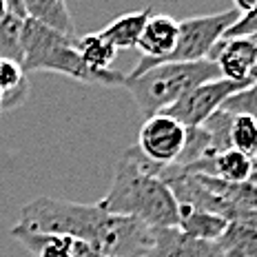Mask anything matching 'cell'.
<instances>
[{"label":"cell","mask_w":257,"mask_h":257,"mask_svg":"<svg viewBox=\"0 0 257 257\" xmlns=\"http://www.w3.org/2000/svg\"><path fill=\"white\" fill-rule=\"evenodd\" d=\"M14 231L80 239L102 257H147L153 246V228L138 219L113 215L100 204H78L49 195L20 208Z\"/></svg>","instance_id":"6da1fadb"},{"label":"cell","mask_w":257,"mask_h":257,"mask_svg":"<svg viewBox=\"0 0 257 257\" xmlns=\"http://www.w3.org/2000/svg\"><path fill=\"white\" fill-rule=\"evenodd\" d=\"M162 169V164L144 158L138 147L126 149L115 160L111 189L98 204L113 215L138 219L149 228H175L180 211L173 193L160 178Z\"/></svg>","instance_id":"7a4b0ae2"},{"label":"cell","mask_w":257,"mask_h":257,"mask_svg":"<svg viewBox=\"0 0 257 257\" xmlns=\"http://www.w3.org/2000/svg\"><path fill=\"white\" fill-rule=\"evenodd\" d=\"M217 78H222V73H219L217 64L211 60L167 62L155 64L140 76H126L124 73L122 87L131 93L142 115L151 117L171 109L195 87Z\"/></svg>","instance_id":"3957f363"},{"label":"cell","mask_w":257,"mask_h":257,"mask_svg":"<svg viewBox=\"0 0 257 257\" xmlns=\"http://www.w3.org/2000/svg\"><path fill=\"white\" fill-rule=\"evenodd\" d=\"M76 40H69L56 31L47 29L31 18H27L23 29V62L20 67L27 71H51L78 80L84 84H120L124 82V73L104 71L95 73L80 60L76 51Z\"/></svg>","instance_id":"277c9868"},{"label":"cell","mask_w":257,"mask_h":257,"mask_svg":"<svg viewBox=\"0 0 257 257\" xmlns=\"http://www.w3.org/2000/svg\"><path fill=\"white\" fill-rule=\"evenodd\" d=\"M239 20V12L228 7L217 14L193 16L178 23V45L167 62H200L208 60L213 47L226 36V31Z\"/></svg>","instance_id":"5b68a950"},{"label":"cell","mask_w":257,"mask_h":257,"mask_svg":"<svg viewBox=\"0 0 257 257\" xmlns=\"http://www.w3.org/2000/svg\"><path fill=\"white\" fill-rule=\"evenodd\" d=\"M246 87H248V82H233V80L226 78L211 80V82L195 87L191 93H186L180 102H175L164 113L171 115L173 120H178L184 128H197L204 124L213 113H217L231 95H235L237 91Z\"/></svg>","instance_id":"8992f818"},{"label":"cell","mask_w":257,"mask_h":257,"mask_svg":"<svg viewBox=\"0 0 257 257\" xmlns=\"http://www.w3.org/2000/svg\"><path fill=\"white\" fill-rule=\"evenodd\" d=\"M186 142V128L167 113H158L144 120L138 133V151L155 164H175Z\"/></svg>","instance_id":"52a82bcc"},{"label":"cell","mask_w":257,"mask_h":257,"mask_svg":"<svg viewBox=\"0 0 257 257\" xmlns=\"http://www.w3.org/2000/svg\"><path fill=\"white\" fill-rule=\"evenodd\" d=\"M175 45H178V20H173V16L153 12V16L144 25L142 36L136 47L142 51L140 62L126 76H140L155 64H162L173 53Z\"/></svg>","instance_id":"ba28073f"},{"label":"cell","mask_w":257,"mask_h":257,"mask_svg":"<svg viewBox=\"0 0 257 257\" xmlns=\"http://www.w3.org/2000/svg\"><path fill=\"white\" fill-rule=\"evenodd\" d=\"M255 58H257V36H250V38L219 40L213 47L208 60L217 64L222 78L233 80V82H248V73Z\"/></svg>","instance_id":"9c48e42d"},{"label":"cell","mask_w":257,"mask_h":257,"mask_svg":"<svg viewBox=\"0 0 257 257\" xmlns=\"http://www.w3.org/2000/svg\"><path fill=\"white\" fill-rule=\"evenodd\" d=\"M147 257H224L217 242H202L175 228H153V246Z\"/></svg>","instance_id":"30bf717a"},{"label":"cell","mask_w":257,"mask_h":257,"mask_svg":"<svg viewBox=\"0 0 257 257\" xmlns=\"http://www.w3.org/2000/svg\"><path fill=\"white\" fill-rule=\"evenodd\" d=\"M25 0H9L7 14L0 18V58L23 62V29L27 23Z\"/></svg>","instance_id":"8fae6325"},{"label":"cell","mask_w":257,"mask_h":257,"mask_svg":"<svg viewBox=\"0 0 257 257\" xmlns=\"http://www.w3.org/2000/svg\"><path fill=\"white\" fill-rule=\"evenodd\" d=\"M180 211V224L178 228L184 235L193 239H202V242H219L228 226V219L215 215V213L200 211L189 204H178Z\"/></svg>","instance_id":"7c38bea8"},{"label":"cell","mask_w":257,"mask_h":257,"mask_svg":"<svg viewBox=\"0 0 257 257\" xmlns=\"http://www.w3.org/2000/svg\"><path fill=\"white\" fill-rule=\"evenodd\" d=\"M25 7L27 16L34 23L47 27V29L56 31V34H60L69 40L78 38L67 3H62V0H25Z\"/></svg>","instance_id":"4fadbf2b"},{"label":"cell","mask_w":257,"mask_h":257,"mask_svg":"<svg viewBox=\"0 0 257 257\" xmlns=\"http://www.w3.org/2000/svg\"><path fill=\"white\" fill-rule=\"evenodd\" d=\"M153 16V9H140V12H128L117 16L115 20H111L102 31H98L102 38L113 45L117 51L120 49H136L138 40L142 36V29L147 25V20Z\"/></svg>","instance_id":"5bb4252c"},{"label":"cell","mask_w":257,"mask_h":257,"mask_svg":"<svg viewBox=\"0 0 257 257\" xmlns=\"http://www.w3.org/2000/svg\"><path fill=\"white\" fill-rule=\"evenodd\" d=\"M76 51L91 71L95 73H104V71H111V64H113L115 56H117V49L113 45H109L102 36L95 31V34H87V36H80L76 38Z\"/></svg>","instance_id":"9a60e30c"},{"label":"cell","mask_w":257,"mask_h":257,"mask_svg":"<svg viewBox=\"0 0 257 257\" xmlns=\"http://www.w3.org/2000/svg\"><path fill=\"white\" fill-rule=\"evenodd\" d=\"M27 73L18 62L0 58V95H3V113L12 111L27 100Z\"/></svg>","instance_id":"2e32d148"},{"label":"cell","mask_w":257,"mask_h":257,"mask_svg":"<svg viewBox=\"0 0 257 257\" xmlns=\"http://www.w3.org/2000/svg\"><path fill=\"white\" fill-rule=\"evenodd\" d=\"M12 237L18 239V242L36 257H73V239L71 237L25 233V231H14V228H12Z\"/></svg>","instance_id":"e0dca14e"},{"label":"cell","mask_w":257,"mask_h":257,"mask_svg":"<svg viewBox=\"0 0 257 257\" xmlns=\"http://www.w3.org/2000/svg\"><path fill=\"white\" fill-rule=\"evenodd\" d=\"M233 113L219 109L217 113H213L208 120L202 124L206 138H208V149H211V158L228 151L231 147V126H233Z\"/></svg>","instance_id":"ac0fdd59"},{"label":"cell","mask_w":257,"mask_h":257,"mask_svg":"<svg viewBox=\"0 0 257 257\" xmlns=\"http://www.w3.org/2000/svg\"><path fill=\"white\" fill-rule=\"evenodd\" d=\"M231 147L235 151L253 158L257 147V122L248 115H235L231 126Z\"/></svg>","instance_id":"d6986e66"},{"label":"cell","mask_w":257,"mask_h":257,"mask_svg":"<svg viewBox=\"0 0 257 257\" xmlns=\"http://www.w3.org/2000/svg\"><path fill=\"white\" fill-rule=\"evenodd\" d=\"M222 109L233 115H248L257 122V84H248L246 89L231 95L222 104Z\"/></svg>","instance_id":"ffe728a7"},{"label":"cell","mask_w":257,"mask_h":257,"mask_svg":"<svg viewBox=\"0 0 257 257\" xmlns=\"http://www.w3.org/2000/svg\"><path fill=\"white\" fill-rule=\"evenodd\" d=\"M250 36H257V9H253L250 14L239 16V20L235 23L231 29L226 31L222 40H231V38H250Z\"/></svg>","instance_id":"44dd1931"},{"label":"cell","mask_w":257,"mask_h":257,"mask_svg":"<svg viewBox=\"0 0 257 257\" xmlns=\"http://www.w3.org/2000/svg\"><path fill=\"white\" fill-rule=\"evenodd\" d=\"M233 7L239 12V16H244V14H250L253 9H257V0H237Z\"/></svg>","instance_id":"7402d4cb"},{"label":"cell","mask_w":257,"mask_h":257,"mask_svg":"<svg viewBox=\"0 0 257 257\" xmlns=\"http://www.w3.org/2000/svg\"><path fill=\"white\" fill-rule=\"evenodd\" d=\"M248 82H250V84H257V58H255L253 67H250V73H248Z\"/></svg>","instance_id":"603a6c76"},{"label":"cell","mask_w":257,"mask_h":257,"mask_svg":"<svg viewBox=\"0 0 257 257\" xmlns=\"http://www.w3.org/2000/svg\"><path fill=\"white\" fill-rule=\"evenodd\" d=\"M5 14H7V3H5V0H0V18H3Z\"/></svg>","instance_id":"cb8c5ba5"},{"label":"cell","mask_w":257,"mask_h":257,"mask_svg":"<svg viewBox=\"0 0 257 257\" xmlns=\"http://www.w3.org/2000/svg\"><path fill=\"white\" fill-rule=\"evenodd\" d=\"M0 115H3V95H0Z\"/></svg>","instance_id":"d4e9b609"},{"label":"cell","mask_w":257,"mask_h":257,"mask_svg":"<svg viewBox=\"0 0 257 257\" xmlns=\"http://www.w3.org/2000/svg\"><path fill=\"white\" fill-rule=\"evenodd\" d=\"M253 160H257V147H255V153H253Z\"/></svg>","instance_id":"484cf974"}]
</instances>
